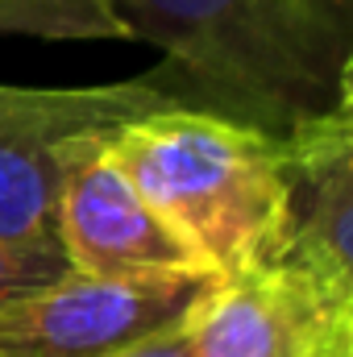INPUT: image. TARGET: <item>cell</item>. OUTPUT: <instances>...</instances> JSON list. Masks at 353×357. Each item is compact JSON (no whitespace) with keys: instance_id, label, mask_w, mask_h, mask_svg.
Returning <instances> with one entry per match:
<instances>
[{"instance_id":"1","label":"cell","mask_w":353,"mask_h":357,"mask_svg":"<svg viewBox=\"0 0 353 357\" xmlns=\"http://www.w3.org/2000/svg\"><path fill=\"white\" fill-rule=\"evenodd\" d=\"M0 33L158 46L191 108L270 137L353 108V0H0Z\"/></svg>"},{"instance_id":"2","label":"cell","mask_w":353,"mask_h":357,"mask_svg":"<svg viewBox=\"0 0 353 357\" xmlns=\"http://www.w3.org/2000/svg\"><path fill=\"white\" fill-rule=\"evenodd\" d=\"M104 150L208 274L233 278L270 262L287 191L283 137L204 108H154Z\"/></svg>"},{"instance_id":"3","label":"cell","mask_w":353,"mask_h":357,"mask_svg":"<svg viewBox=\"0 0 353 357\" xmlns=\"http://www.w3.org/2000/svg\"><path fill=\"white\" fill-rule=\"evenodd\" d=\"M154 108H191L167 67L91 88L0 84V241L59 245L54 212L67 167Z\"/></svg>"},{"instance_id":"4","label":"cell","mask_w":353,"mask_h":357,"mask_svg":"<svg viewBox=\"0 0 353 357\" xmlns=\"http://www.w3.org/2000/svg\"><path fill=\"white\" fill-rule=\"evenodd\" d=\"M220 278L208 270L154 278L59 274L0 303V357H117L183 324Z\"/></svg>"},{"instance_id":"5","label":"cell","mask_w":353,"mask_h":357,"mask_svg":"<svg viewBox=\"0 0 353 357\" xmlns=\"http://www.w3.org/2000/svg\"><path fill=\"white\" fill-rule=\"evenodd\" d=\"M287 191L274 254L324 299L353 307V108L303 121L283 137Z\"/></svg>"},{"instance_id":"6","label":"cell","mask_w":353,"mask_h":357,"mask_svg":"<svg viewBox=\"0 0 353 357\" xmlns=\"http://www.w3.org/2000/svg\"><path fill=\"white\" fill-rule=\"evenodd\" d=\"M54 233L67 266L96 278H154L204 270L187 241L117 171L104 142L88 146L63 175Z\"/></svg>"},{"instance_id":"7","label":"cell","mask_w":353,"mask_h":357,"mask_svg":"<svg viewBox=\"0 0 353 357\" xmlns=\"http://www.w3.org/2000/svg\"><path fill=\"white\" fill-rule=\"evenodd\" d=\"M195 357H353V307L287 266L220 278L191 312Z\"/></svg>"},{"instance_id":"8","label":"cell","mask_w":353,"mask_h":357,"mask_svg":"<svg viewBox=\"0 0 353 357\" xmlns=\"http://www.w3.org/2000/svg\"><path fill=\"white\" fill-rule=\"evenodd\" d=\"M67 270L71 266H67L59 245H13V241H0V303L21 295V291L46 287V282H54Z\"/></svg>"},{"instance_id":"9","label":"cell","mask_w":353,"mask_h":357,"mask_svg":"<svg viewBox=\"0 0 353 357\" xmlns=\"http://www.w3.org/2000/svg\"><path fill=\"white\" fill-rule=\"evenodd\" d=\"M117 357H195V341H191V316L175 324V328H163V333H154V337H146V341H137L133 349H125V354Z\"/></svg>"}]
</instances>
